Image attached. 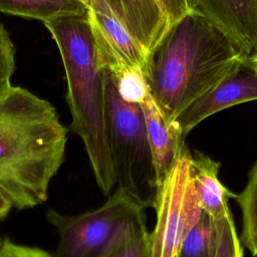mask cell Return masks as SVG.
Segmentation results:
<instances>
[{
	"mask_svg": "<svg viewBox=\"0 0 257 257\" xmlns=\"http://www.w3.org/2000/svg\"><path fill=\"white\" fill-rule=\"evenodd\" d=\"M68 128L56 108L21 86L0 94V191L17 210L48 199L65 158Z\"/></svg>",
	"mask_w": 257,
	"mask_h": 257,
	"instance_id": "obj_1",
	"label": "cell"
},
{
	"mask_svg": "<svg viewBox=\"0 0 257 257\" xmlns=\"http://www.w3.org/2000/svg\"><path fill=\"white\" fill-rule=\"evenodd\" d=\"M245 59L217 27L189 12L147 57L144 76L149 93L172 124L196 99L242 68Z\"/></svg>",
	"mask_w": 257,
	"mask_h": 257,
	"instance_id": "obj_2",
	"label": "cell"
},
{
	"mask_svg": "<svg viewBox=\"0 0 257 257\" xmlns=\"http://www.w3.org/2000/svg\"><path fill=\"white\" fill-rule=\"evenodd\" d=\"M43 24L58 47L65 70L70 130L82 140L96 184L108 196L115 181L106 141L103 73L87 14Z\"/></svg>",
	"mask_w": 257,
	"mask_h": 257,
	"instance_id": "obj_3",
	"label": "cell"
},
{
	"mask_svg": "<svg viewBox=\"0 0 257 257\" xmlns=\"http://www.w3.org/2000/svg\"><path fill=\"white\" fill-rule=\"evenodd\" d=\"M106 141L116 188L144 210L154 207L159 185L140 103L123 99L102 67Z\"/></svg>",
	"mask_w": 257,
	"mask_h": 257,
	"instance_id": "obj_4",
	"label": "cell"
},
{
	"mask_svg": "<svg viewBox=\"0 0 257 257\" xmlns=\"http://www.w3.org/2000/svg\"><path fill=\"white\" fill-rule=\"evenodd\" d=\"M45 217L59 235L53 257H102L123 230L145 219V214L142 207L116 188L96 209L78 215L48 209Z\"/></svg>",
	"mask_w": 257,
	"mask_h": 257,
	"instance_id": "obj_5",
	"label": "cell"
},
{
	"mask_svg": "<svg viewBox=\"0 0 257 257\" xmlns=\"http://www.w3.org/2000/svg\"><path fill=\"white\" fill-rule=\"evenodd\" d=\"M152 236L153 257H176L178 248L201 214L191 178V151L180 155L158 189Z\"/></svg>",
	"mask_w": 257,
	"mask_h": 257,
	"instance_id": "obj_6",
	"label": "cell"
},
{
	"mask_svg": "<svg viewBox=\"0 0 257 257\" xmlns=\"http://www.w3.org/2000/svg\"><path fill=\"white\" fill-rule=\"evenodd\" d=\"M87 19L101 67L114 78L131 71L144 73L147 56L111 0H89Z\"/></svg>",
	"mask_w": 257,
	"mask_h": 257,
	"instance_id": "obj_7",
	"label": "cell"
},
{
	"mask_svg": "<svg viewBox=\"0 0 257 257\" xmlns=\"http://www.w3.org/2000/svg\"><path fill=\"white\" fill-rule=\"evenodd\" d=\"M190 12L217 27L246 56L257 48V0H186Z\"/></svg>",
	"mask_w": 257,
	"mask_h": 257,
	"instance_id": "obj_8",
	"label": "cell"
},
{
	"mask_svg": "<svg viewBox=\"0 0 257 257\" xmlns=\"http://www.w3.org/2000/svg\"><path fill=\"white\" fill-rule=\"evenodd\" d=\"M257 100V72L243 65L189 105L175 120L184 137L201 121L230 106Z\"/></svg>",
	"mask_w": 257,
	"mask_h": 257,
	"instance_id": "obj_9",
	"label": "cell"
},
{
	"mask_svg": "<svg viewBox=\"0 0 257 257\" xmlns=\"http://www.w3.org/2000/svg\"><path fill=\"white\" fill-rule=\"evenodd\" d=\"M142 107L149 142L153 154L158 185L162 184L170 170L187 148L184 135L174 122L168 123L148 92L140 102Z\"/></svg>",
	"mask_w": 257,
	"mask_h": 257,
	"instance_id": "obj_10",
	"label": "cell"
},
{
	"mask_svg": "<svg viewBox=\"0 0 257 257\" xmlns=\"http://www.w3.org/2000/svg\"><path fill=\"white\" fill-rule=\"evenodd\" d=\"M220 163L195 151L191 153V178L197 201L202 211L217 221L230 213L229 201L236 194L226 188L218 178Z\"/></svg>",
	"mask_w": 257,
	"mask_h": 257,
	"instance_id": "obj_11",
	"label": "cell"
},
{
	"mask_svg": "<svg viewBox=\"0 0 257 257\" xmlns=\"http://www.w3.org/2000/svg\"><path fill=\"white\" fill-rule=\"evenodd\" d=\"M111 1L148 57L171 27L160 4L157 0Z\"/></svg>",
	"mask_w": 257,
	"mask_h": 257,
	"instance_id": "obj_12",
	"label": "cell"
},
{
	"mask_svg": "<svg viewBox=\"0 0 257 257\" xmlns=\"http://www.w3.org/2000/svg\"><path fill=\"white\" fill-rule=\"evenodd\" d=\"M0 12L44 22L87 14V6L79 0H0Z\"/></svg>",
	"mask_w": 257,
	"mask_h": 257,
	"instance_id": "obj_13",
	"label": "cell"
},
{
	"mask_svg": "<svg viewBox=\"0 0 257 257\" xmlns=\"http://www.w3.org/2000/svg\"><path fill=\"white\" fill-rule=\"evenodd\" d=\"M242 216L240 242L257 257V161L252 167L243 191L236 195Z\"/></svg>",
	"mask_w": 257,
	"mask_h": 257,
	"instance_id": "obj_14",
	"label": "cell"
},
{
	"mask_svg": "<svg viewBox=\"0 0 257 257\" xmlns=\"http://www.w3.org/2000/svg\"><path fill=\"white\" fill-rule=\"evenodd\" d=\"M216 222L207 213L201 214L182 240L176 257H215Z\"/></svg>",
	"mask_w": 257,
	"mask_h": 257,
	"instance_id": "obj_15",
	"label": "cell"
},
{
	"mask_svg": "<svg viewBox=\"0 0 257 257\" xmlns=\"http://www.w3.org/2000/svg\"><path fill=\"white\" fill-rule=\"evenodd\" d=\"M102 257H153L152 236L145 219L130 224Z\"/></svg>",
	"mask_w": 257,
	"mask_h": 257,
	"instance_id": "obj_16",
	"label": "cell"
},
{
	"mask_svg": "<svg viewBox=\"0 0 257 257\" xmlns=\"http://www.w3.org/2000/svg\"><path fill=\"white\" fill-rule=\"evenodd\" d=\"M216 222L215 257H243V250L231 212Z\"/></svg>",
	"mask_w": 257,
	"mask_h": 257,
	"instance_id": "obj_17",
	"label": "cell"
},
{
	"mask_svg": "<svg viewBox=\"0 0 257 257\" xmlns=\"http://www.w3.org/2000/svg\"><path fill=\"white\" fill-rule=\"evenodd\" d=\"M15 71V47L5 27L0 23V94L11 86Z\"/></svg>",
	"mask_w": 257,
	"mask_h": 257,
	"instance_id": "obj_18",
	"label": "cell"
},
{
	"mask_svg": "<svg viewBox=\"0 0 257 257\" xmlns=\"http://www.w3.org/2000/svg\"><path fill=\"white\" fill-rule=\"evenodd\" d=\"M114 80L120 96L127 101L140 103L149 92L144 73L141 71L126 72Z\"/></svg>",
	"mask_w": 257,
	"mask_h": 257,
	"instance_id": "obj_19",
	"label": "cell"
},
{
	"mask_svg": "<svg viewBox=\"0 0 257 257\" xmlns=\"http://www.w3.org/2000/svg\"><path fill=\"white\" fill-rule=\"evenodd\" d=\"M2 257H53V255L43 249L16 244L5 238Z\"/></svg>",
	"mask_w": 257,
	"mask_h": 257,
	"instance_id": "obj_20",
	"label": "cell"
},
{
	"mask_svg": "<svg viewBox=\"0 0 257 257\" xmlns=\"http://www.w3.org/2000/svg\"><path fill=\"white\" fill-rule=\"evenodd\" d=\"M166 14L170 25L172 26L184 16H186L190 10L186 0H157Z\"/></svg>",
	"mask_w": 257,
	"mask_h": 257,
	"instance_id": "obj_21",
	"label": "cell"
},
{
	"mask_svg": "<svg viewBox=\"0 0 257 257\" xmlns=\"http://www.w3.org/2000/svg\"><path fill=\"white\" fill-rule=\"evenodd\" d=\"M12 208H14L12 202L0 191V221L4 220L9 215Z\"/></svg>",
	"mask_w": 257,
	"mask_h": 257,
	"instance_id": "obj_22",
	"label": "cell"
},
{
	"mask_svg": "<svg viewBox=\"0 0 257 257\" xmlns=\"http://www.w3.org/2000/svg\"><path fill=\"white\" fill-rule=\"evenodd\" d=\"M244 66L257 72V48L245 59Z\"/></svg>",
	"mask_w": 257,
	"mask_h": 257,
	"instance_id": "obj_23",
	"label": "cell"
},
{
	"mask_svg": "<svg viewBox=\"0 0 257 257\" xmlns=\"http://www.w3.org/2000/svg\"><path fill=\"white\" fill-rule=\"evenodd\" d=\"M3 247H4V239L0 238V257L3 256Z\"/></svg>",
	"mask_w": 257,
	"mask_h": 257,
	"instance_id": "obj_24",
	"label": "cell"
},
{
	"mask_svg": "<svg viewBox=\"0 0 257 257\" xmlns=\"http://www.w3.org/2000/svg\"><path fill=\"white\" fill-rule=\"evenodd\" d=\"M79 1H81L82 3H84V4L87 6V4H86V0H79Z\"/></svg>",
	"mask_w": 257,
	"mask_h": 257,
	"instance_id": "obj_25",
	"label": "cell"
}]
</instances>
